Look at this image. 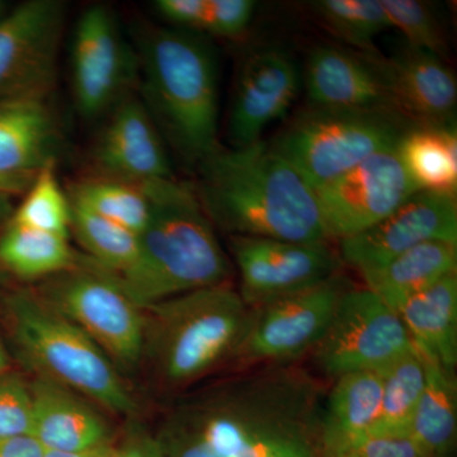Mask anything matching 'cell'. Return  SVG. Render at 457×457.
Masks as SVG:
<instances>
[{
	"label": "cell",
	"instance_id": "cell-1",
	"mask_svg": "<svg viewBox=\"0 0 457 457\" xmlns=\"http://www.w3.org/2000/svg\"><path fill=\"white\" fill-rule=\"evenodd\" d=\"M324 398L295 363L243 369L177 402L155 436L163 457H321Z\"/></svg>",
	"mask_w": 457,
	"mask_h": 457
},
{
	"label": "cell",
	"instance_id": "cell-2",
	"mask_svg": "<svg viewBox=\"0 0 457 457\" xmlns=\"http://www.w3.org/2000/svg\"><path fill=\"white\" fill-rule=\"evenodd\" d=\"M197 196L230 237L328 242L315 189L272 144L219 149L198 165Z\"/></svg>",
	"mask_w": 457,
	"mask_h": 457
},
{
	"label": "cell",
	"instance_id": "cell-3",
	"mask_svg": "<svg viewBox=\"0 0 457 457\" xmlns=\"http://www.w3.org/2000/svg\"><path fill=\"white\" fill-rule=\"evenodd\" d=\"M149 219L134 264L111 276L141 309L200 288L225 284L230 269L196 188L171 179L139 183ZM107 272V270H106Z\"/></svg>",
	"mask_w": 457,
	"mask_h": 457
},
{
	"label": "cell",
	"instance_id": "cell-4",
	"mask_svg": "<svg viewBox=\"0 0 457 457\" xmlns=\"http://www.w3.org/2000/svg\"><path fill=\"white\" fill-rule=\"evenodd\" d=\"M137 56L143 102L156 128L198 167L220 149L215 51L203 35L155 27L141 33Z\"/></svg>",
	"mask_w": 457,
	"mask_h": 457
},
{
	"label": "cell",
	"instance_id": "cell-5",
	"mask_svg": "<svg viewBox=\"0 0 457 457\" xmlns=\"http://www.w3.org/2000/svg\"><path fill=\"white\" fill-rule=\"evenodd\" d=\"M145 311L143 362L170 387H186L230 363L249 306L228 282L156 303Z\"/></svg>",
	"mask_w": 457,
	"mask_h": 457
},
{
	"label": "cell",
	"instance_id": "cell-6",
	"mask_svg": "<svg viewBox=\"0 0 457 457\" xmlns=\"http://www.w3.org/2000/svg\"><path fill=\"white\" fill-rule=\"evenodd\" d=\"M14 341L23 359L47 378L117 414L137 403L119 369L83 330L37 295L17 294L7 303Z\"/></svg>",
	"mask_w": 457,
	"mask_h": 457
},
{
	"label": "cell",
	"instance_id": "cell-7",
	"mask_svg": "<svg viewBox=\"0 0 457 457\" xmlns=\"http://www.w3.org/2000/svg\"><path fill=\"white\" fill-rule=\"evenodd\" d=\"M411 128L387 111L311 107L286 126L272 146L315 189L370 156L398 146Z\"/></svg>",
	"mask_w": 457,
	"mask_h": 457
},
{
	"label": "cell",
	"instance_id": "cell-8",
	"mask_svg": "<svg viewBox=\"0 0 457 457\" xmlns=\"http://www.w3.org/2000/svg\"><path fill=\"white\" fill-rule=\"evenodd\" d=\"M38 297L71 320L110 357L117 369L143 362L145 311L93 262L53 276Z\"/></svg>",
	"mask_w": 457,
	"mask_h": 457
},
{
	"label": "cell",
	"instance_id": "cell-9",
	"mask_svg": "<svg viewBox=\"0 0 457 457\" xmlns=\"http://www.w3.org/2000/svg\"><path fill=\"white\" fill-rule=\"evenodd\" d=\"M348 285L339 273L303 290L249 308L231 362L237 368L288 365L323 338Z\"/></svg>",
	"mask_w": 457,
	"mask_h": 457
},
{
	"label": "cell",
	"instance_id": "cell-10",
	"mask_svg": "<svg viewBox=\"0 0 457 457\" xmlns=\"http://www.w3.org/2000/svg\"><path fill=\"white\" fill-rule=\"evenodd\" d=\"M411 348L398 312L368 287H348L312 353L319 372L336 380L352 372H381Z\"/></svg>",
	"mask_w": 457,
	"mask_h": 457
},
{
	"label": "cell",
	"instance_id": "cell-11",
	"mask_svg": "<svg viewBox=\"0 0 457 457\" xmlns=\"http://www.w3.org/2000/svg\"><path fill=\"white\" fill-rule=\"evenodd\" d=\"M418 191L396 146L315 188V195L328 237L342 240L374 227Z\"/></svg>",
	"mask_w": 457,
	"mask_h": 457
},
{
	"label": "cell",
	"instance_id": "cell-12",
	"mask_svg": "<svg viewBox=\"0 0 457 457\" xmlns=\"http://www.w3.org/2000/svg\"><path fill=\"white\" fill-rule=\"evenodd\" d=\"M137 56L126 45L119 22L106 5L80 14L71 44L75 106L84 119H97L128 96L137 79Z\"/></svg>",
	"mask_w": 457,
	"mask_h": 457
},
{
	"label": "cell",
	"instance_id": "cell-13",
	"mask_svg": "<svg viewBox=\"0 0 457 457\" xmlns=\"http://www.w3.org/2000/svg\"><path fill=\"white\" fill-rule=\"evenodd\" d=\"M64 20L57 0H29L0 18V102L49 96Z\"/></svg>",
	"mask_w": 457,
	"mask_h": 457
},
{
	"label": "cell",
	"instance_id": "cell-14",
	"mask_svg": "<svg viewBox=\"0 0 457 457\" xmlns=\"http://www.w3.org/2000/svg\"><path fill=\"white\" fill-rule=\"evenodd\" d=\"M230 249L249 308L332 278L341 260L328 242L230 237Z\"/></svg>",
	"mask_w": 457,
	"mask_h": 457
},
{
	"label": "cell",
	"instance_id": "cell-15",
	"mask_svg": "<svg viewBox=\"0 0 457 457\" xmlns=\"http://www.w3.org/2000/svg\"><path fill=\"white\" fill-rule=\"evenodd\" d=\"M432 240L457 243L456 194L416 192L374 227L339 240V258L365 276Z\"/></svg>",
	"mask_w": 457,
	"mask_h": 457
},
{
	"label": "cell",
	"instance_id": "cell-16",
	"mask_svg": "<svg viewBox=\"0 0 457 457\" xmlns=\"http://www.w3.org/2000/svg\"><path fill=\"white\" fill-rule=\"evenodd\" d=\"M302 77L286 51L266 47L251 54L237 74L228 117L234 147L253 144L275 121L284 119L299 96Z\"/></svg>",
	"mask_w": 457,
	"mask_h": 457
},
{
	"label": "cell",
	"instance_id": "cell-17",
	"mask_svg": "<svg viewBox=\"0 0 457 457\" xmlns=\"http://www.w3.org/2000/svg\"><path fill=\"white\" fill-rule=\"evenodd\" d=\"M383 80L394 111L411 126L453 123L457 104L455 75L442 57L411 47L393 56L363 54Z\"/></svg>",
	"mask_w": 457,
	"mask_h": 457
},
{
	"label": "cell",
	"instance_id": "cell-18",
	"mask_svg": "<svg viewBox=\"0 0 457 457\" xmlns=\"http://www.w3.org/2000/svg\"><path fill=\"white\" fill-rule=\"evenodd\" d=\"M110 112L93 154L99 170L122 182L171 179L161 132L143 99L128 95Z\"/></svg>",
	"mask_w": 457,
	"mask_h": 457
},
{
	"label": "cell",
	"instance_id": "cell-19",
	"mask_svg": "<svg viewBox=\"0 0 457 457\" xmlns=\"http://www.w3.org/2000/svg\"><path fill=\"white\" fill-rule=\"evenodd\" d=\"M29 387L31 436L47 453H86L114 441L104 418L82 396L45 378Z\"/></svg>",
	"mask_w": 457,
	"mask_h": 457
},
{
	"label": "cell",
	"instance_id": "cell-20",
	"mask_svg": "<svg viewBox=\"0 0 457 457\" xmlns=\"http://www.w3.org/2000/svg\"><path fill=\"white\" fill-rule=\"evenodd\" d=\"M303 86L312 107L396 113L383 80L369 60L337 47L320 46L312 51Z\"/></svg>",
	"mask_w": 457,
	"mask_h": 457
},
{
	"label": "cell",
	"instance_id": "cell-21",
	"mask_svg": "<svg viewBox=\"0 0 457 457\" xmlns=\"http://www.w3.org/2000/svg\"><path fill=\"white\" fill-rule=\"evenodd\" d=\"M49 96L0 102V173H36L57 161L62 132Z\"/></svg>",
	"mask_w": 457,
	"mask_h": 457
},
{
	"label": "cell",
	"instance_id": "cell-22",
	"mask_svg": "<svg viewBox=\"0 0 457 457\" xmlns=\"http://www.w3.org/2000/svg\"><path fill=\"white\" fill-rule=\"evenodd\" d=\"M398 314L413 347L442 368L457 365V270L411 297Z\"/></svg>",
	"mask_w": 457,
	"mask_h": 457
},
{
	"label": "cell",
	"instance_id": "cell-23",
	"mask_svg": "<svg viewBox=\"0 0 457 457\" xmlns=\"http://www.w3.org/2000/svg\"><path fill=\"white\" fill-rule=\"evenodd\" d=\"M381 393L380 372H352L336 378L321 413L323 453L368 437L378 420Z\"/></svg>",
	"mask_w": 457,
	"mask_h": 457
},
{
	"label": "cell",
	"instance_id": "cell-24",
	"mask_svg": "<svg viewBox=\"0 0 457 457\" xmlns=\"http://www.w3.org/2000/svg\"><path fill=\"white\" fill-rule=\"evenodd\" d=\"M457 270V243L432 240L362 276L365 287L398 312L411 297Z\"/></svg>",
	"mask_w": 457,
	"mask_h": 457
},
{
	"label": "cell",
	"instance_id": "cell-25",
	"mask_svg": "<svg viewBox=\"0 0 457 457\" xmlns=\"http://www.w3.org/2000/svg\"><path fill=\"white\" fill-rule=\"evenodd\" d=\"M423 359V357H422ZM426 384L411 420L408 438L427 457L457 455V378L455 370L425 360Z\"/></svg>",
	"mask_w": 457,
	"mask_h": 457
},
{
	"label": "cell",
	"instance_id": "cell-26",
	"mask_svg": "<svg viewBox=\"0 0 457 457\" xmlns=\"http://www.w3.org/2000/svg\"><path fill=\"white\" fill-rule=\"evenodd\" d=\"M398 153L405 170L420 191L456 194L455 123L409 129L399 141Z\"/></svg>",
	"mask_w": 457,
	"mask_h": 457
},
{
	"label": "cell",
	"instance_id": "cell-27",
	"mask_svg": "<svg viewBox=\"0 0 457 457\" xmlns=\"http://www.w3.org/2000/svg\"><path fill=\"white\" fill-rule=\"evenodd\" d=\"M78 261L68 237L11 221L0 237V263L21 278H50L74 269Z\"/></svg>",
	"mask_w": 457,
	"mask_h": 457
},
{
	"label": "cell",
	"instance_id": "cell-28",
	"mask_svg": "<svg viewBox=\"0 0 457 457\" xmlns=\"http://www.w3.org/2000/svg\"><path fill=\"white\" fill-rule=\"evenodd\" d=\"M380 374L383 378L380 411L368 437H408L425 389V361L413 347Z\"/></svg>",
	"mask_w": 457,
	"mask_h": 457
},
{
	"label": "cell",
	"instance_id": "cell-29",
	"mask_svg": "<svg viewBox=\"0 0 457 457\" xmlns=\"http://www.w3.org/2000/svg\"><path fill=\"white\" fill-rule=\"evenodd\" d=\"M158 13L176 27L219 37H237L251 26L257 3L252 0H158Z\"/></svg>",
	"mask_w": 457,
	"mask_h": 457
},
{
	"label": "cell",
	"instance_id": "cell-30",
	"mask_svg": "<svg viewBox=\"0 0 457 457\" xmlns=\"http://www.w3.org/2000/svg\"><path fill=\"white\" fill-rule=\"evenodd\" d=\"M71 201V200H69ZM71 230L99 269L126 272L137 257L139 236L71 201Z\"/></svg>",
	"mask_w": 457,
	"mask_h": 457
},
{
	"label": "cell",
	"instance_id": "cell-31",
	"mask_svg": "<svg viewBox=\"0 0 457 457\" xmlns=\"http://www.w3.org/2000/svg\"><path fill=\"white\" fill-rule=\"evenodd\" d=\"M69 200L140 236L149 219V203L139 183L102 179L77 183Z\"/></svg>",
	"mask_w": 457,
	"mask_h": 457
},
{
	"label": "cell",
	"instance_id": "cell-32",
	"mask_svg": "<svg viewBox=\"0 0 457 457\" xmlns=\"http://www.w3.org/2000/svg\"><path fill=\"white\" fill-rule=\"evenodd\" d=\"M11 222L69 237L71 201L57 179L55 162L45 165L36 173L25 198L12 215Z\"/></svg>",
	"mask_w": 457,
	"mask_h": 457
},
{
	"label": "cell",
	"instance_id": "cell-33",
	"mask_svg": "<svg viewBox=\"0 0 457 457\" xmlns=\"http://www.w3.org/2000/svg\"><path fill=\"white\" fill-rule=\"evenodd\" d=\"M314 8L337 37L363 54L376 53L375 38L390 29L380 0H321Z\"/></svg>",
	"mask_w": 457,
	"mask_h": 457
},
{
	"label": "cell",
	"instance_id": "cell-34",
	"mask_svg": "<svg viewBox=\"0 0 457 457\" xmlns=\"http://www.w3.org/2000/svg\"><path fill=\"white\" fill-rule=\"evenodd\" d=\"M390 29H398L408 47L442 57L446 50L441 27L431 8L417 0H380Z\"/></svg>",
	"mask_w": 457,
	"mask_h": 457
},
{
	"label": "cell",
	"instance_id": "cell-35",
	"mask_svg": "<svg viewBox=\"0 0 457 457\" xmlns=\"http://www.w3.org/2000/svg\"><path fill=\"white\" fill-rule=\"evenodd\" d=\"M31 387L20 376L0 375V437L31 435Z\"/></svg>",
	"mask_w": 457,
	"mask_h": 457
},
{
	"label": "cell",
	"instance_id": "cell-36",
	"mask_svg": "<svg viewBox=\"0 0 457 457\" xmlns=\"http://www.w3.org/2000/svg\"><path fill=\"white\" fill-rule=\"evenodd\" d=\"M321 457H427L408 437H366Z\"/></svg>",
	"mask_w": 457,
	"mask_h": 457
},
{
	"label": "cell",
	"instance_id": "cell-37",
	"mask_svg": "<svg viewBox=\"0 0 457 457\" xmlns=\"http://www.w3.org/2000/svg\"><path fill=\"white\" fill-rule=\"evenodd\" d=\"M106 457H163V453L155 433L135 427L112 442Z\"/></svg>",
	"mask_w": 457,
	"mask_h": 457
},
{
	"label": "cell",
	"instance_id": "cell-38",
	"mask_svg": "<svg viewBox=\"0 0 457 457\" xmlns=\"http://www.w3.org/2000/svg\"><path fill=\"white\" fill-rule=\"evenodd\" d=\"M46 451L31 435L0 437V457H45Z\"/></svg>",
	"mask_w": 457,
	"mask_h": 457
},
{
	"label": "cell",
	"instance_id": "cell-39",
	"mask_svg": "<svg viewBox=\"0 0 457 457\" xmlns=\"http://www.w3.org/2000/svg\"><path fill=\"white\" fill-rule=\"evenodd\" d=\"M37 173V171H36ZM36 173H0V194L7 196L25 195Z\"/></svg>",
	"mask_w": 457,
	"mask_h": 457
},
{
	"label": "cell",
	"instance_id": "cell-40",
	"mask_svg": "<svg viewBox=\"0 0 457 457\" xmlns=\"http://www.w3.org/2000/svg\"><path fill=\"white\" fill-rule=\"evenodd\" d=\"M111 445H108V446L101 447V449L86 451V453H47L46 451V455H45V457H106Z\"/></svg>",
	"mask_w": 457,
	"mask_h": 457
},
{
	"label": "cell",
	"instance_id": "cell-41",
	"mask_svg": "<svg viewBox=\"0 0 457 457\" xmlns=\"http://www.w3.org/2000/svg\"><path fill=\"white\" fill-rule=\"evenodd\" d=\"M9 369V359L7 350H5L4 345H3L2 339H0V375L7 374Z\"/></svg>",
	"mask_w": 457,
	"mask_h": 457
},
{
	"label": "cell",
	"instance_id": "cell-42",
	"mask_svg": "<svg viewBox=\"0 0 457 457\" xmlns=\"http://www.w3.org/2000/svg\"><path fill=\"white\" fill-rule=\"evenodd\" d=\"M9 198L11 196L0 194V220L9 212Z\"/></svg>",
	"mask_w": 457,
	"mask_h": 457
},
{
	"label": "cell",
	"instance_id": "cell-43",
	"mask_svg": "<svg viewBox=\"0 0 457 457\" xmlns=\"http://www.w3.org/2000/svg\"><path fill=\"white\" fill-rule=\"evenodd\" d=\"M8 9L9 7L7 5V3L2 2V0H0V18L4 16L5 13H7Z\"/></svg>",
	"mask_w": 457,
	"mask_h": 457
}]
</instances>
